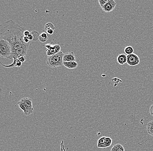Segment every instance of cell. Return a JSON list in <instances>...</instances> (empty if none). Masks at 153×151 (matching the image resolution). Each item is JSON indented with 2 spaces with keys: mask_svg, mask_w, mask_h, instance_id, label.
<instances>
[{
  "mask_svg": "<svg viewBox=\"0 0 153 151\" xmlns=\"http://www.w3.org/2000/svg\"><path fill=\"white\" fill-rule=\"evenodd\" d=\"M26 30L24 27L10 20L0 25V39L7 41L10 44L12 50L18 49L29 45L30 43L23 42V33Z\"/></svg>",
  "mask_w": 153,
  "mask_h": 151,
  "instance_id": "obj_1",
  "label": "cell"
},
{
  "mask_svg": "<svg viewBox=\"0 0 153 151\" xmlns=\"http://www.w3.org/2000/svg\"><path fill=\"white\" fill-rule=\"evenodd\" d=\"M64 54L60 51L52 56H49L47 59V64L51 68H55L62 66L63 64Z\"/></svg>",
  "mask_w": 153,
  "mask_h": 151,
  "instance_id": "obj_2",
  "label": "cell"
},
{
  "mask_svg": "<svg viewBox=\"0 0 153 151\" xmlns=\"http://www.w3.org/2000/svg\"><path fill=\"white\" fill-rule=\"evenodd\" d=\"M12 53L10 44L5 40L0 39V56L9 59Z\"/></svg>",
  "mask_w": 153,
  "mask_h": 151,
  "instance_id": "obj_3",
  "label": "cell"
},
{
  "mask_svg": "<svg viewBox=\"0 0 153 151\" xmlns=\"http://www.w3.org/2000/svg\"><path fill=\"white\" fill-rule=\"evenodd\" d=\"M29 45L20 48L16 50H12V53L10 57L9 58V59H19V56L21 55H27V52L28 49V47Z\"/></svg>",
  "mask_w": 153,
  "mask_h": 151,
  "instance_id": "obj_4",
  "label": "cell"
},
{
  "mask_svg": "<svg viewBox=\"0 0 153 151\" xmlns=\"http://www.w3.org/2000/svg\"><path fill=\"white\" fill-rule=\"evenodd\" d=\"M140 62V58L135 54L133 53L127 55V63L130 66H134L138 65Z\"/></svg>",
  "mask_w": 153,
  "mask_h": 151,
  "instance_id": "obj_5",
  "label": "cell"
},
{
  "mask_svg": "<svg viewBox=\"0 0 153 151\" xmlns=\"http://www.w3.org/2000/svg\"><path fill=\"white\" fill-rule=\"evenodd\" d=\"M17 104H18L20 108L23 111L24 115H26V116H28H28L30 115L33 113V108L28 107L21 100L18 102Z\"/></svg>",
  "mask_w": 153,
  "mask_h": 151,
  "instance_id": "obj_6",
  "label": "cell"
},
{
  "mask_svg": "<svg viewBox=\"0 0 153 151\" xmlns=\"http://www.w3.org/2000/svg\"><path fill=\"white\" fill-rule=\"evenodd\" d=\"M116 2L114 0H108V2L102 7V9L106 12H110L115 9Z\"/></svg>",
  "mask_w": 153,
  "mask_h": 151,
  "instance_id": "obj_7",
  "label": "cell"
},
{
  "mask_svg": "<svg viewBox=\"0 0 153 151\" xmlns=\"http://www.w3.org/2000/svg\"><path fill=\"white\" fill-rule=\"evenodd\" d=\"M60 49H61V47L59 44H55L53 43L51 48L49 49L46 50L47 56L49 57L56 54L61 51Z\"/></svg>",
  "mask_w": 153,
  "mask_h": 151,
  "instance_id": "obj_8",
  "label": "cell"
},
{
  "mask_svg": "<svg viewBox=\"0 0 153 151\" xmlns=\"http://www.w3.org/2000/svg\"><path fill=\"white\" fill-rule=\"evenodd\" d=\"M63 61L64 62L76 61V56L74 52H68L64 54V56H63Z\"/></svg>",
  "mask_w": 153,
  "mask_h": 151,
  "instance_id": "obj_9",
  "label": "cell"
},
{
  "mask_svg": "<svg viewBox=\"0 0 153 151\" xmlns=\"http://www.w3.org/2000/svg\"><path fill=\"white\" fill-rule=\"evenodd\" d=\"M1 64L3 67L9 68H13V67H15L20 68V67H21L22 65V63L18 59L14 60L12 63L9 64V65H5V64H2L1 62Z\"/></svg>",
  "mask_w": 153,
  "mask_h": 151,
  "instance_id": "obj_10",
  "label": "cell"
},
{
  "mask_svg": "<svg viewBox=\"0 0 153 151\" xmlns=\"http://www.w3.org/2000/svg\"><path fill=\"white\" fill-rule=\"evenodd\" d=\"M63 65L66 68L70 69H74L78 67V64L76 61H71V62H64Z\"/></svg>",
  "mask_w": 153,
  "mask_h": 151,
  "instance_id": "obj_11",
  "label": "cell"
},
{
  "mask_svg": "<svg viewBox=\"0 0 153 151\" xmlns=\"http://www.w3.org/2000/svg\"><path fill=\"white\" fill-rule=\"evenodd\" d=\"M117 62L121 65H123L127 63V55L122 54H119L117 57Z\"/></svg>",
  "mask_w": 153,
  "mask_h": 151,
  "instance_id": "obj_12",
  "label": "cell"
},
{
  "mask_svg": "<svg viewBox=\"0 0 153 151\" xmlns=\"http://www.w3.org/2000/svg\"><path fill=\"white\" fill-rule=\"evenodd\" d=\"M106 137L105 136H103L99 139L97 141V146L98 148H102V149H106L105 146V139Z\"/></svg>",
  "mask_w": 153,
  "mask_h": 151,
  "instance_id": "obj_13",
  "label": "cell"
},
{
  "mask_svg": "<svg viewBox=\"0 0 153 151\" xmlns=\"http://www.w3.org/2000/svg\"><path fill=\"white\" fill-rule=\"evenodd\" d=\"M21 100H22L23 102L26 105H27L28 107L30 108H33V105H32V101L31 98H27V97H24V98L21 99Z\"/></svg>",
  "mask_w": 153,
  "mask_h": 151,
  "instance_id": "obj_14",
  "label": "cell"
},
{
  "mask_svg": "<svg viewBox=\"0 0 153 151\" xmlns=\"http://www.w3.org/2000/svg\"><path fill=\"white\" fill-rule=\"evenodd\" d=\"M111 151H125V150L122 145L118 143L113 146Z\"/></svg>",
  "mask_w": 153,
  "mask_h": 151,
  "instance_id": "obj_15",
  "label": "cell"
},
{
  "mask_svg": "<svg viewBox=\"0 0 153 151\" xmlns=\"http://www.w3.org/2000/svg\"><path fill=\"white\" fill-rule=\"evenodd\" d=\"M147 129L148 134L153 137V120L149 122L147 124Z\"/></svg>",
  "mask_w": 153,
  "mask_h": 151,
  "instance_id": "obj_16",
  "label": "cell"
},
{
  "mask_svg": "<svg viewBox=\"0 0 153 151\" xmlns=\"http://www.w3.org/2000/svg\"><path fill=\"white\" fill-rule=\"evenodd\" d=\"M44 28H45V30L46 31L49 30H55V26H54L53 24L51 22H48L45 25V26H44Z\"/></svg>",
  "mask_w": 153,
  "mask_h": 151,
  "instance_id": "obj_17",
  "label": "cell"
},
{
  "mask_svg": "<svg viewBox=\"0 0 153 151\" xmlns=\"http://www.w3.org/2000/svg\"><path fill=\"white\" fill-rule=\"evenodd\" d=\"M124 51H125V53L126 54H127V55L133 54L134 50L132 46H127L125 48Z\"/></svg>",
  "mask_w": 153,
  "mask_h": 151,
  "instance_id": "obj_18",
  "label": "cell"
},
{
  "mask_svg": "<svg viewBox=\"0 0 153 151\" xmlns=\"http://www.w3.org/2000/svg\"><path fill=\"white\" fill-rule=\"evenodd\" d=\"M112 140L111 138L109 137H106L105 142V148H108L112 144Z\"/></svg>",
  "mask_w": 153,
  "mask_h": 151,
  "instance_id": "obj_19",
  "label": "cell"
},
{
  "mask_svg": "<svg viewBox=\"0 0 153 151\" xmlns=\"http://www.w3.org/2000/svg\"><path fill=\"white\" fill-rule=\"evenodd\" d=\"M112 81L113 83L114 84V87H116L118 85V84L122 82V81L121 79L117 78H113L112 79Z\"/></svg>",
  "mask_w": 153,
  "mask_h": 151,
  "instance_id": "obj_20",
  "label": "cell"
},
{
  "mask_svg": "<svg viewBox=\"0 0 153 151\" xmlns=\"http://www.w3.org/2000/svg\"><path fill=\"white\" fill-rule=\"evenodd\" d=\"M108 0H99L98 2L100 7L102 8L104 5H105L108 2Z\"/></svg>",
  "mask_w": 153,
  "mask_h": 151,
  "instance_id": "obj_21",
  "label": "cell"
},
{
  "mask_svg": "<svg viewBox=\"0 0 153 151\" xmlns=\"http://www.w3.org/2000/svg\"><path fill=\"white\" fill-rule=\"evenodd\" d=\"M19 59V60L22 63L24 62L26 60V57L25 55H21V56H19V59Z\"/></svg>",
  "mask_w": 153,
  "mask_h": 151,
  "instance_id": "obj_22",
  "label": "cell"
},
{
  "mask_svg": "<svg viewBox=\"0 0 153 151\" xmlns=\"http://www.w3.org/2000/svg\"><path fill=\"white\" fill-rule=\"evenodd\" d=\"M48 39V38H45V37H42L40 35L39 37V40L42 43H44L47 42Z\"/></svg>",
  "mask_w": 153,
  "mask_h": 151,
  "instance_id": "obj_23",
  "label": "cell"
},
{
  "mask_svg": "<svg viewBox=\"0 0 153 151\" xmlns=\"http://www.w3.org/2000/svg\"><path fill=\"white\" fill-rule=\"evenodd\" d=\"M29 38L28 36H24L23 38V42L25 44L29 43L30 42Z\"/></svg>",
  "mask_w": 153,
  "mask_h": 151,
  "instance_id": "obj_24",
  "label": "cell"
},
{
  "mask_svg": "<svg viewBox=\"0 0 153 151\" xmlns=\"http://www.w3.org/2000/svg\"><path fill=\"white\" fill-rule=\"evenodd\" d=\"M53 43H51V44H45V45H44V47L46 48V50L49 49L51 48Z\"/></svg>",
  "mask_w": 153,
  "mask_h": 151,
  "instance_id": "obj_25",
  "label": "cell"
},
{
  "mask_svg": "<svg viewBox=\"0 0 153 151\" xmlns=\"http://www.w3.org/2000/svg\"><path fill=\"white\" fill-rule=\"evenodd\" d=\"M149 112H150V114H151V115L153 116V104L150 106V109H149Z\"/></svg>",
  "mask_w": 153,
  "mask_h": 151,
  "instance_id": "obj_26",
  "label": "cell"
},
{
  "mask_svg": "<svg viewBox=\"0 0 153 151\" xmlns=\"http://www.w3.org/2000/svg\"><path fill=\"white\" fill-rule=\"evenodd\" d=\"M31 32H30L28 30H26L23 33V34H24V36H28L30 34Z\"/></svg>",
  "mask_w": 153,
  "mask_h": 151,
  "instance_id": "obj_27",
  "label": "cell"
},
{
  "mask_svg": "<svg viewBox=\"0 0 153 151\" xmlns=\"http://www.w3.org/2000/svg\"><path fill=\"white\" fill-rule=\"evenodd\" d=\"M54 30H49L47 31V33L49 35H52L54 33Z\"/></svg>",
  "mask_w": 153,
  "mask_h": 151,
  "instance_id": "obj_28",
  "label": "cell"
}]
</instances>
